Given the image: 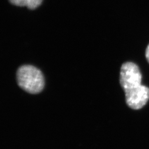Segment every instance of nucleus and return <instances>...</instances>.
I'll return each mask as SVG.
<instances>
[{
	"mask_svg": "<svg viewBox=\"0 0 149 149\" xmlns=\"http://www.w3.org/2000/svg\"><path fill=\"white\" fill-rule=\"evenodd\" d=\"M142 74L138 66L132 62L123 64L120 72V84L124 91L128 107L138 110L149 100V88L141 84Z\"/></svg>",
	"mask_w": 149,
	"mask_h": 149,
	"instance_id": "f257e3e1",
	"label": "nucleus"
},
{
	"mask_svg": "<svg viewBox=\"0 0 149 149\" xmlns=\"http://www.w3.org/2000/svg\"><path fill=\"white\" fill-rule=\"evenodd\" d=\"M17 80L23 90L37 94L43 90L44 81L42 72L32 65H23L17 72Z\"/></svg>",
	"mask_w": 149,
	"mask_h": 149,
	"instance_id": "f03ea898",
	"label": "nucleus"
},
{
	"mask_svg": "<svg viewBox=\"0 0 149 149\" xmlns=\"http://www.w3.org/2000/svg\"><path fill=\"white\" fill-rule=\"evenodd\" d=\"M12 4L17 6H26L33 10L41 5L43 0H10Z\"/></svg>",
	"mask_w": 149,
	"mask_h": 149,
	"instance_id": "7ed1b4c3",
	"label": "nucleus"
},
{
	"mask_svg": "<svg viewBox=\"0 0 149 149\" xmlns=\"http://www.w3.org/2000/svg\"><path fill=\"white\" fill-rule=\"evenodd\" d=\"M145 56L146 58L147 59L148 61L149 62V45H148L147 48L146 49V51H145Z\"/></svg>",
	"mask_w": 149,
	"mask_h": 149,
	"instance_id": "20e7f679",
	"label": "nucleus"
}]
</instances>
